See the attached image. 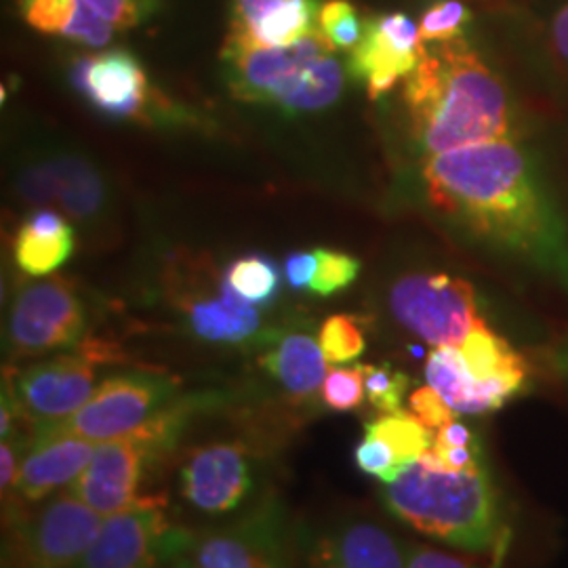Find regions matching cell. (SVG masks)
<instances>
[{"instance_id": "6da1fadb", "label": "cell", "mask_w": 568, "mask_h": 568, "mask_svg": "<svg viewBox=\"0 0 568 568\" xmlns=\"http://www.w3.org/2000/svg\"><path fill=\"white\" fill-rule=\"evenodd\" d=\"M424 180L427 199L440 213L487 241L567 274L565 227L518 145L497 140L432 156Z\"/></svg>"}, {"instance_id": "7a4b0ae2", "label": "cell", "mask_w": 568, "mask_h": 568, "mask_svg": "<svg viewBox=\"0 0 568 568\" xmlns=\"http://www.w3.org/2000/svg\"><path fill=\"white\" fill-rule=\"evenodd\" d=\"M405 103L413 135L429 156L509 138L506 87L466 37L427 49L406 79Z\"/></svg>"}, {"instance_id": "3957f363", "label": "cell", "mask_w": 568, "mask_h": 568, "mask_svg": "<svg viewBox=\"0 0 568 568\" xmlns=\"http://www.w3.org/2000/svg\"><path fill=\"white\" fill-rule=\"evenodd\" d=\"M384 499L408 527L448 546L483 551L497 541V495L483 464L448 471L408 462L384 483Z\"/></svg>"}, {"instance_id": "277c9868", "label": "cell", "mask_w": 568, "mask_h": 568, "mask_svg": "<svg viewBox=\"0 0 568 568\" xmlns=\"http://www.w3.org/2000/svg\"><path fill=\"white\" fill-rule=\"evenodd\" d=\"M222 61L234 98L272 103L286 114L326 110L344 91V65L321 30L288 47L225 37Z\"/></svg>"}, {"instance_id": "5b68a950", "label": "cell", "mask_w": 568, "mask_h": 568, "mask_svg": "<svg viewBox=\"0 0 568 568\" xmlns=\"http://www.w3.org/2000/svg\"><path fill=\"white\" fill-rule=\"evenodd\" d=\"M178 554L194 568H300L302 560L297 530L276 493L225 525L183 535Z\"/></svg>"}, {"instance_id": "8992f818", "label": "cell", "mask_w": 568, "mask_h": 568, "mask_svg": "<svg viewBox=\"0 0 568 568\" xmlns=\"http://www.w3.org/2000/svg\"><path fill=\"white\" fill-rule=\"evenodd\" d=\"M102 520L95 509L63 490L4 528L2 568H77Z\"/></svg>"}, {"instance_id": "52a82bcc", "label": "cell", "mask_w": 568, "mask_h": 568, "mask_svg": "<svg viewBox=\"0 0 568 568\" xmlns=\"http://www.w3.org/2000/svg\"><path fill=\"white\" fill-rule=\"evenodd\" d=\"M178 400V382L159 373H122L95 387L89 403L58 426L34 434H70L91 443L126 438L142 432Z\"/></svg>"}, {"instance_id": "ba28073f", "label": "cell", "mask_w": 568, "mask_h": 568, "mask_svg": "<svg viewBox=\"0 0 568 568\" xmlns=\"http://www.w3.org/2000/svg\"><path fill=\"white\" fill-rule=\"evenodd\" d=\"M392 316L434 347L462 345L483 323L474 286L448 274H410L389 291Z\"/></svg>"}, {"instance_id": "9c48e42d", "label": "cell", "mask_w": 568, "mask_h": 568, "mask_svg": "<svg viewBox=\"0 0 568 568\" xmlns=\"http://www.w3.org/2000/svg\"><path fill=\"white\" fill-rule=\"evenodd\" d=\"M110 345L84 342L74 352L28 366L16 379L13 396L23 419L42 427L58 426L79 413L95 392L98 365L110 363Z\"/></svg>"}, {"instance_id": "30bf717a", "label": "cell", "mask_w": 568, "mask_h": 568, "mask_svg": "<svg viewBox=\"0 0 568 568\" xmlns=\"http://www.w3.org/2000/svg\"><path fill=\"white\" fill-rule=\"evenodd\" d=\"M87 312L74 284L60 276L23 284L7 318L13 358H37L81 342Z\"/></svg>"}, {"instance_id": "8fae6325", "label": "cell", "mask_w": 568, "mask_h": 568, "mask_svg": "<svg viewBox=\"0 0 568 568\" xmlns=\"http://www.w3.org/2000/svg\"><path fill=\"white\" fill-rule=\"evenodd\" d=\"M182 537L173 532L156 499H140L103 518L77 568H159L163 556L180 551Z\"/></svg>"}, {"instance_id": "7c38bea8", "label": "cell", "mask_w": 568, "mask_h": 568, "mask_svg": "<svg viewBox=\"0 0 568 568\" xmlns=\"http://www.w3.org/2000/svg\"><path fill=\"white\" fill-rule=\"evenodd\" d=\"M304 568H405V546L366 516H344L297 530Z\"/></svg>"}, {"instance_id": "4fadbf2b", "label": "cell", "mask_w": 568, "mask_h": 568, "mask_svg": "<svg viewBox=\"0 0 568 568\" xmlns=\"http://www.w3.org/2000/svg\"><path fill=\"white\" fill-rule=\"evenodd\" d=\"M183 499L206 516H224L246 504L257 487L251 450L239 443H209L192 448L182 467Z\"/></svg>"}, {"instance_id": "5bb4252c", "label": "cell", "mask_w": 568, "mask_h": 568, "mask_svg": "<svg viewBox=\"0 0 568 568\" xmlns=\"http://www.w3.org/2000/svg\"><path fill=\"white\" fill-rule=\"evenodd\" d=\"M426 51L419 23L405 13L377 16L366 20L363 41L349 51L347 72L356 81L365 82L371 100H379L396 87V82L415 72L426 58Z\"/></svg>"}, {"instance_id": "9a60e30c", "label": "cell", "mask_w": 568, "mask_h": 568, "mask_svg": "<svg viewBox=\"0 0 568 568\" xmlns=\"http://www.w3.org/2000/svg\"><path fill=\"white\" fill-rule=\"evenodd\" d=\"M70 82L93 110L108 119L135 121L148 112V74L142 61L126 49L77 58L70 65Z\"/></svg>"}, {"instance_id": "2e32d148", "label": "cell", "mask_w": 568, "mask_h": 568, "mask_svg": "<svg viewBox=\"0 0 568 568\" xmlns=\"http://www.w3.org/2000/svg\"><path fill=\"white\" fill-rule=\"evenodd\" d=\"M175 302L190 331L209 344L244 345L262 333L260 307L241 297L225 274L220 278L206 270L203 283L178 288Z\"/></svg>"}, {"instance_id": "e0dca14e", "label": "cell", "mask_w": 568, "mask_h": 568, "mask_svg": "<svg viewBox=\"0 0 568 568\" xmlns=\"http://www.w3.org/2000/svg\"><path fill=\"white\" fill-rule=\"evenodd\" d=\"M145 459L150 450L135 436L98 443L89 466L65 490L102 518L112 516L140 501Z\"/></svg>"}, {"instance_id": "ac0fdd59", "label": "cell", "mask_w": 568, "mask_h": 568, "mask_svg": "<svg viewBox=\"0 0 568 568\" xmlns=\"http://www.w3.org/2000/svg\"><path fill=\"white\" fill-rule=\"evenodd\" d=\"M21 199L39 209H55L72 220H91L105 203L98 169L79 156H60L28 166L18 180Z\"/></svg>"}, {"instance_id": "d6986e66", "label": "cell", "mask_w": 568, "mask_h": 568, "mask_svg": "<svg viewBox=\"0 0 568 568\" xmlns=\"http://www.w3.org/2000/svg\"><path fill=\"white\" fill-rule=\"evenodd\" d=\"M98 443L70 434H32L23 453L16 493L26 504H41L68 488L89 466Z\"/></svg>"}, {"instance_id": "ffe728a7", "label": "cell", "mask_w": 568, "mask_h": 568, "mask_svg": "<svg viewBox=\"0 0 568 568\" xmlns=\"http://www.w3.org/2000/svg\"><path fill=\"white\" fill-rule=\"evenodd\" d=\"M318 13L316 0H232L227 37L288 47L318 30Z\"/></svg>"}, {"instance_id": "44dd1931", "label": "cell", "mask_w": 568, "mask_h": 568, "mask_svg": "<svg viewBox=\"0 0 568 568\" xmlns=\"http://www.w3.org/2000/svg\"><path fill=\"white\" fill-rule=\"evenodd\" d=\"M457 347L469 377L485 392L493 410L506 405L525 386L527 365L523 356L506 339L495 335L485 321Z\"/></svg>"}, {"instance_id": "7402d4cb", "label": "cell", "mask_w": 568, "mask_h": 568, "mask_svg": "<svg viewBox=\"0 0 568 568\" xmlns=\"http://www.w3.org/2000/svg\"><path fill=\"white\" fill-rule=\"evenodd\" d=\"M77 248L74 227L55 209H37L13 239V257L23 274L42 278L65 264Z\"/></svg>"}, {"instance_id": "603a6c76", "label": "cell", "mask_w": 568, "mask_h": 568, "mask_svg": "<svg viewBox=\"0 0 568 568\" xmlns=\"http://www.w3.org/2000/svg\"><path fill=\"white\" fill-rule=\"evenodd\" d=\"M262 366L293 400L314 398L323 389L328 373L318 339L302 331L283 335L265 352Z\"/></svg>"}, {"instance_id": "cb8c5ba5", "label": "cell", "mask_w": 568, "mask_h": 568, "mask_svg": "<svg viewBox=\"0 0 568 568\" xmlns=\"http://www.w3.org/2000/svg\"><path fill=\"white\" fill-rule=\"evenodd\" d=\"M18 9L23 21L37 32L87 47H105L116 34V28L82 0H18Z\"/></svg>"}, {"instance_id": "d4e9b609", "label": "cell", "mask_w": 568, "mask_h": 568, "mask_svg": "<svg viewBox=\"0 0 568 568\" xmlns=\"http://www.w3.org/2000/svg\"><path fill=\"white\" fill-rule=\"evenodd\" d=\"M427 386L434 387L447 405L462 415H485L493 406L485 392L469 377L459 347H434L427 356Z\"/></svg>"}, {"instance_id": "484cf974", "label": "cell", "mask_w": 568, "mask_h": 568, "mask_svg": "<svg viewBox=\"0 0 568 568\" xmlns=\"http://www.w3.org/2000/svg\"><path fill=\"white\" fill-rule=\"evenodd\" d=\"M365 436L379 440L400 467L419 459L434 445V434L413 413L396 410L366 424Z\"/></svg>"}, {"instance_id": "4316f807", "label": "cell", "mask_w": 568, "mask_h": 568, "mask_svg": "<svg viewBox=\"0 0 568 568\" xmlns=\"http://www.w3.org/2000/svg\"><path fill=\"white\" fill-rule=\"evenodd\" d=\"M225 278L241 297L257 307L272 304L281 291L278 264L262 253L234 260L225 267Z\"/></svg>"}, {"instance_id": "83f0119b", "label": "cell", "mask_w": 568, "mask_h": 568, "mask_svg": "<svg viewBox=\"0 0 568 568\" xmlns=\"http://www.w3.org/2000/svg\"><path fill=\"white\" fill-rule=\"evenodd\" d=\"M318 344L328 365H345L363 356L366 347L365 331L354 316L335 314L328 316L321 326Z\"/></svg>"}, {"instance_id": "f1b7e54d", "label": "cell", "mask_w": 568, "mask_h": 568, "mask_svg": "<svg viewBox=\"0 0 568 568\" xmlns=\"http://www.w3.org/2000/svg\"><path fill=\"white\" fill-rule=\"evenodd\" d=\"M366 21L347 0H328L318 13V30L335 51H354L363 41Z\"/></svg>"}, {"instance_id": "f546056e", "label": "cell", "mask_w": 568, "mask_h": 568, "mask_svg": "<svg viewBox=\"0 0 568 568\" xmlns=\"http://www.w3.org/2000/svg\"><path fill=\"white\" fill-rule=\"evenodd\" d=\"M469 21L471 13L462 0H436L419 21L422 41L438 44L462 39Z\"/></svg>"}, {"instance_id": "4dcf8cb0", "label": "cell", "mask_w": 568, "mask_h": 568, "mask_svg": "<svg viewBox=\"0 0 568 568\" xmlns=\"http://www.w3.org/2000/svg\"><path fill=\"white\" fill-rule=\"evenodd\" d=\"M316 274L310 284V291L318 297H331L347 288L361 274V262L342 251L316 248Z\"/></svg>"}, {"instance_id": "1f68e13d", "label": "cell", "mask_w": 568, "mask_h": 568, "mask_svg": "<svg viewBox=\"0 0 568 568\" xmlns=\"http://www.w3.org/2000/svg\"><path fill=\"white\" fill-rule=\"evenodd\" d=\"M366 400L382 415L400 410L410 379L389 365H363Z\"/></svg>"}, {"instance_id": "d6a6232c", "label": "cell", "mask_w": 568, "mask_h": 568, "mask_svg": "<svg viewBox=\"0 0 568 568\" xmlns=\"http://www.w3.org/2000/svg\"><path fill=\"white\" fill-rule=\"evenodd\" d=\"M321 394L325 405L337 413L356 410L358 406H363L366 400L363 365L328 368Z\"/></svg>"}, {"instance_id": "836d02e7", "label": "cell", "mask_w": 568, "mask_h": 568, "mask_svg": "<svg viewBox=\"0 0 568 568\" xmlns=\"http://www.w3.org/2000/svg\"><path fill=\"white\" fill-rule=\"evenodd\" d=\"M102 20L119 30H131L150 20L159 9L161 0H82Z\"/></svg>"}, {"instance_id": "e575fe53", "label": "cell", "mask_w": 568, "mask_h": 568, "mask_svg": "<svg viewBox=\"0 0 568 568\" xmlns=\"http://www.w3.org/2000/svg\"><path fill=\"white\" fill-rule=\"evenodd\" d=\"M408 406L410 413L424 424L429 427L432 432L440 429V427L453 422L459 413H455L447 400L434 389L432 386L417 387L410 396H408Z\"/></svg>"}, {"instance_id": "d590c367", "label": "cell", "mask_w": 568, "mask_h": 568, "mask_svg": "<svg viewBox=\"0 0 568 568\" xmlns=\"http://www.w3.org/2000/svg\"><path fill=\"white\" fill-rule=\"evenodd\" d=\"M356 466L368 476L379 478L382 483L389 480L400 469L396 457L379 440L371 436H365V440L356 447Z\"/></svg>"}, {"instance_id": "8d00e7d4", "label": "cell", "mask_w": 568, "mask_h": 568, "mask_svg": "<svg viewBox=\"0 0 568 568\" xmlns=\"http://www.w3.org/2000/svg\"><path fill=\"white\" fill-rule=\"evenodd\" d=\"M405 568H474V562L464 556L440 551L422 544H406Z\"/></svg>"}, {"instance_id": "74e56055", "label": "cell", "mask_w": 568, "mask_h": 568, "mask_svg": "<svg viewBox=\"0 0 568 568\" xmlns=\"http://www.w3.org/2000/svg\"><path fill=\"white\" fill-rule=\"evenodd\" d=\"M316 264H318V257H316V248L314 251H297V253H291L284 262V274H286V281L297 288V291H310V284L314 281V274H316Z\"/></svg>"}, {"instance_id": "f35d334b", "label": "cell", "mask_w": 568, "mask_h": 568, "mask_svg": "<svg viewBox=\"0 0 568 568\" xmlns=\"http://www.w3.org/2000/svg\"><path fill=\"white\" fill-rule=\"evenodd\" d=\"M476 436L471 434V429L462 424L457 417L453 422H448L440 429H436L434 434V445L445 448L471 447L476 445Z\"/></svg>"}, {"instance_id": "ab89813d", "label": "cell", "mask_w": 568, "mask_h": 568, "mask_svg": "<svg viewBox=\"0 0 568 568\" xmlns=\"http://www.w3.org/2000/svg\"><path fill=\"white\" fill-rule=\"evenodd\" d=\"M0 487L2 495H7V490H16V483L20 476V464H18V447L13 440H2L0 447Z\"/></svg>"}, {"instance_id": "60d3db41", "label": "cell", "mask_w": 568, "mask_h": 568, "mask_svg": "<svg viewBox=\"0 0 568 568\" xmlns=\"http://www.w3.org/2000/svg\"><path fill=\"white\" fill-rule=\"evenodd\" d=\"M551 37H554L556 51H558L565 60H568V4L556 13L554 23H551Z\"/></svg>"}, {"instance_id": "b9f144b4", "label": "cell", "mask_w": 568, "mask_h": 568, "mask_svg": "<svg viewBox=\"0 0 568 568\" xmlns=\"http://www.w3.org/2000/svg\"><path fill=\"white\" fill-rule=\"evenodd\" d=\"M169 568H194L192 567V562L183 556V554H178V556H173L171 558V567Z\"/></svg>"}]
</instances>
